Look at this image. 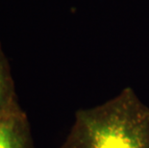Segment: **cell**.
<instances>
[{
  "mask_svg": "<svg viewBox=\"0 0 149 148\" xmlns=\"http://www.w3.org/2000/svg\"><path fill=\"white\" fill-rule=\"evenodd\" d=\"M14 94L10 68L0 46V114L17 108L14 102Z\"/></svg>",
  "mask_w": 149,
  "mask_h": 148,
  "instance_id": "3957f363",
  "label": "cell"
},
{
  "mask_svg": "<svg viewBox=\"0 0 149 148\" xmlns=\"http://www.w3.org/2000/svg\"><path fill=\"white\" fill-rule=\"evenodd\" d=\"M60 148H149V106L127 87L99 105L79 109Z\"/></svg>",
  "mask_w": 149,
  "mask_h": 148,
  "instance_id": "6da1fadb",
  "label": "cell"
},
{
  "mask_svg": "<svg viewBox=\"0 0 149 148\" xmlns=\"http://www.w3.org/2000/svg\"><path fill=\"white\" fill-rule=\"evenodd\" d=\"M0 148H32L26 116L18 108L0 114Z\"/></svg>",
  "mask_w": 149,
  "mask_h": 148,
  "instance_id": "7a4b0ae2",
  "label": "cell"
}]
</instances>
